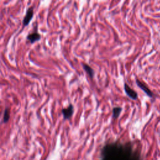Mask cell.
<instances>
[{
	"mask_svg": "<svg viewBox=\"0 0 160 160\" xmlns=\"http://www.w3.org/2000/svg\"><path fill=\"white\" fill-rule=\"evenodd\" d=\"M132 153L130 143L121 144L113 142L104 146L102 151V160H131Z\"/></svg>",
	"mask_w": 160,
	"mask_h": 160,
	"instance_id": "obj_1",
	"label": "cell"
},
{
	"mask_svg": "<svg viewBox=\"0 0 160 160\" xmlns=\"http://www.w3.org/2000/svg\"><path fill=\"white\" fill-rule=\"evenodd\" d=\"M33 16H34V8L33 6H30L27 9L26 13L23 19V27H26L30 23Z\"/></svg>",
	"mask_w": 160,
	"mask_h": 160,
	"instance_id": "obj_2",
	"label": "cell"
},
{
	"mask_svg": "<svg viewBox=\"0 0 160 160\" xmlns=\"http://www.w3.org/2000/svg\"><path fill=\"white\" fill-rule=\"evenodd\" d=\"M74 106L72 104H70L67 108H64L61 109V113L63 116V120H70L73 116L74 113Z\"/></svg>",
	"mask_w": 160,
	"mask_h": 160,
	"instance_id": "obj_3",
	"label": "cell"
},
{
	"mask_svg": "<svg viewBox=\"0 0 160 160\" xmlns=\"http://www.w3.org/2000/svg\"><path fill=\"white\" fill-rule=\"evenodd\" d=\"M124 90L126 95L133 100H136L138 98L137 92L133 89L126 83H124Z\"/></svg>",
	"mask_w": 160,
	"mask_h": 160,
	"instance_id": "obj_4",
	"label": "cell"
},
{
	"mask_svg": "<svg viewBox=\"0 0 160 160\" xmlns=\"http://www.w3.org/2000/svg\"><path fill=\"white\" fill-rule=\"evenodd\" d=\"M136 85L145 93L149 97L152 98L154 97V93H153L151 91V89L145 85L143 83H142L141 81H140L139 80L136 79Z\"/></svg>",
	"mask_w": 160,
	"mask_h": 160,
	"instance_id": "obj_5",
	"label": "cell"
},
{
	"mask_svg": "<svg viewBox=\"0 0 160 160\" xmlns=\"http://www.w3.org/2000/svg\"><path fill=\"white\" fill-rule=\"evenodd\" d=\"M41 38V35L38 32H33L29 34L27 36V40H28L31 44H33L36 42L39 41Z\"/></svg>",
	"mask_w": 160,
	"mask_h": 160,
	"instance_id": "obj_6",
	"label": "cell"
},
{
	"mask_svg": "<svg viewBox=\"0 0 160 160\" xmlns=\"http://www.w3.org/2000/svg\"><path fill=\"white\" fill-rule=\"evenodd\" d=\"M82 67L83 68V70L86 73V74L89 76V77L91 79H93L95 77V70L93 69L89 65H88L86 63H83Z\"/></svg>",
	"mask_w": 160,
	"mask_h": 160,
	"instance_id": "obj_7",
	"label": "cell"
},
{
	"mask_svg": "<svg viewBox=\"0 0 160 160\" xmlns=\"http://www.w3.org/2000/svg\"><path fill=\"white\" fill-rule=\"evenodd\" d=\"M123 108L120 106H115L112 109V118L113 119H118L120 116Z\"/></svg>",
	"mask_w": 160,
	"mask_h": 160,
	"instance_id": "obj_8",
	"label": "cell"
},
{
	"mask_svg": "<svg viewBox=\"0 0 160 160\" xmlns=\"http://www.w3.org/2000/svg\"><path fill=\"white\" fill-rule=\"evenodd\" d=\"M10 118V109L8 108H6L4 110L3 116V122L4 123H6L9 121Z\"/></svg>",
	"mask_w": 160,
	"mask_h": 160,
	"instance_id": "obj_9",
	"label": "cell"
}]
</instances>
